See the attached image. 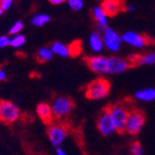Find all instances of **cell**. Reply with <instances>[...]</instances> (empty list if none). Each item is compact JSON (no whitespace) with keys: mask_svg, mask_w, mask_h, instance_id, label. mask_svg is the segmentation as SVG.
Returning a JSON list of instances; mask_svg holds the SVG:
<instances>
[{"mask_svg":"<svg viewBox=\"0 0 155 155\" xmlns=\"http://www.w3.org/2000/svg\"><path fill=\"white\" fill-rule=\"evenodd\" d=\"M101 8L108 15V17L115 16L116 14L125 8L123 0H103Z\"/></svg>","mask_w":155,"mask_h":155,"instance_id":"7c38bea8","label":"cell"},{"mask_svg":"<svg viewBox=\"0 0 155 155\" xmlns=\"http://www.w3.org/2000/svg\"><path fill=\"white\" fill-rule=\"evenodd\" d=\"M102 41L104 44V48L109 49L111 52H117L121 48L122 45V36L117 34L114 29L110 27H105L102 32Z\"/></svg>","mask_w":155,"mask_h":155,"instance_id":"52a82bcc","label":"cell"},{"mask_svg":"<svg viewBox=\"0 0 155 155\" xmlns=\"http://www.w3.org/2000/svg\"><path fill=\"white\" fill-rule=\"evenodd\" d=\"M121 36L123 42L136 48H142L145 46L150 45V38L134 31H127Z\"/></svg>","mask_w":155,"mask_h":155,"instance_id":"9c48e42d","label":"cell"},{"mask_svg":"<svg viewBox=\"0 0 155 155\" xmlns=\"http://www.w3.org/2000/svg\"><path fill=\"white\" fill-rule=\"evenodd\" d=\"M7 78H8V75H7L6 71L2 67H0V82H3V81L7 80Z\"/></svg>","mask_w":155,"mask_h":155,"instance_id":"4316f807","label":"cell"},{"mask_svg":"<svg viewBox=\"0 0 155 155\" xmlns=\"http://www.w3.org/2000/svg\"><path fill=\"white\" fill-rule=\"evenodd\" d=\"M3 13H4V10L2 8H0V17H1L3 15Z\"/></svg>","mask_w":155,"mask_h":155,"instance_id":"4dcf8cb0","label":"cell"},{"mask_svg":"<svg viewBox=\"0 0 155 155\" xmlns=\"http://www.w3.org/2000/svg\"><path fill=\"white\" fill-rule=\"evenodd\" d=\"M53 57H54V54L50 48L43 47V48H39V50L37 51L36 58L39 62H42V63L48 62L53 59Z\"/></svg>","mask_w":155,"mask_h":155,"instance_id":"ac0fdd59","label":"cell"},{"mask_svg":"<svg viewBox=\"0 0 155 155\" xmlns=\"http://www.w3.org/2000/svg\"><path fill=\"white\" fill-rule=\"evenodd\" d=\"M9 46V37L8 35L0 36V48H3Z\"/></svg>","mask_w":155,"mask_h":155,"instance_id":"484cf974","label":"cell"},{"mask_svg":"<svg viewBox=\"0 0 155 155\" xmlns=\"http://www.w3.org/2000/svg\"><path fill=\"white\" fill-rule=\"evenodd\" d=\"M21 117V110L11 101H0V122L9 124L18 121Z\"/></svg>","mask_w":155,"mask_h":155,"instance_id":"277c9868","label":"cell"},{"mask_svg":"<svg viewBox=\"0 0 155 155\" xmlns=\"http://www.w3.org/2000/svg\"><path fill=\"white\" fill-rule=\"evenodd\" d=\"M54 55L60 56L61 58H67L71 56V50L70 47L61 43V42H54L50 47Z\"/></svg>","mask_w":155,"mask_h":155,"instance_id":"2e32d148","label":"cell"},{"mask_svg":"<svg viewBox=\"0 0 155 155\" xmlns=\"http://www.w3.org/2000/svg\"><path fill=\"white\" fill-rule=\"evenodd\" d=\"M68 6L74 11H79L84 8V0H66Z\"/></svg>","mask_w":155,"mask_h":155,"instance_id":"7402d4cb","label":"cell"},{"mask_svg":"<svg viewBox=\"0 0 155 155\" xmlns=\"http://www.w3.org/2000/svg\"><path fill=\"white\" fill-rule=\"evenodd\" d=\"M135 97L137 100L149 102L155 100V89L153 87H146L136 92Z\"/></svg>","mask_w":155,"mask_h":155,"instance_id":"e0dca14e","label":"cell"},{"mask_svg":"<svg viewBox=\"0 0 155 155\" xmlns=\"http://www.w3.org/2000/svg\"><path fill=\"white\" fill-rule=\"evenodd\" d=\"M87 65L97 74H107V58L103 56H93L84 59Z\"/></svg>","mask_w":155,"mask_h":155,"instance_id":"8fae6325","label":"cell"},{"mask_svg":"<svg viewBox=\"0 0 155 155\" xmlns=\"http://www.w3.org/2000/svg\"><path fill=\"white\" fill-rule=\"evenodd\" d=\"M26 43V37L23 35H16L9 38V46L14 48H19Z\"/></svg>","mask_w":155,"mask_h":155,"instance_id":"44dd1931","label":"cell"},{"mask_svg":"<svg viewBox=\"0 0 155 155\" xmlns=\"http://www.w3.org/2000/svg\"><path fill=\"white\" fill-rule=\"evenodd\" d=\"M110 89V84L108 80L104 78H97L89 83L86 89H84V95L89 100L98 101L106 97Z\"/></svg>","mask_w":155,"mask_h":155,"instance_id":"6da1fadb","label":"cell"},{"mask_svg":"<svg viewBox=\"0 0 155 155\" xmlns=\"http://www.w3.org/2000/svg\"><path fill=\"white\" fill-rule=\"evenodd\" d=\"M125 9H127L128 11H135L136 10V8L134 7V6H132V5H129V6H126L125 7Z\"/></svg>","mask_w":155,"mask_h":155,"instance_id":"f546056e","label":"cell"},{"mask_svg":"<svg viewBox=\"0 0 155 155\" xmlns=\"http://www.w3.org/2000/svg\"><path fill=\"white\" fill-rule=\"evenodd\" d=\"M109 114L114 124L117 132L123 133L125 128L126 120H127L129 110L125 106L122 104H115L107 108Z\"/></svg>","mask_w":155,"mask_h":155,"instance_id":"3957f363","label":"cell"},{"mask_svg":"<svg viewBox=\"0 0 155 155\" xmlns=\"http://www.w3.org/2000/svg\"><path fill=\"white\" fill-rule=\"evenodd\" d=\"M88 45L91 50L95 53H100L104 48L102 36L100 32H93L88 38Z\"/></svg>","mask_w":155,"mask_h":155,"instance_id":"9a60e30c","label":"cell"},{"mask_svg":"<svg viewBox=\"0 0 155 155\" xmlns=\"http://www.w3.org/2000/svg\"><path fill=\"white\" fill-rule=\"evenodd\" d=\"M13 0H0V8H2L4 11L10 8L12 6Z\"/></svg>","mask_w":155,"mask_h":155,"instance_id":"d4e9b609","label":"cell"},{"mask_svg":"<svg viewBox=\"0 0 155 155\" xmlns=\"http://www.w3.org/2000/svg\"><path fill=\"white\" fill-rule=\"evenodd\" d=\"M97 127L98 131L106 137L112 135L116 131L114 124L112 122L107 109H105L101 114V115L98 116L97 122Z\"/></svg>","mask_w":155,"mask_h":155,"instance_id":"30bf717a","label":"cell"},{"mask_svg":"<svg viewBox=\"0 0 155 155\" xmlns=\"http://www.w3.org/2000/svg\"><path fill=\"white\" fill-rule=\"evenodd\" d=\"M131 155H143V149L138 142H134L130 148Z\"/></svg>","mask_w":155,"mask_h":155,"instance_id":"cb8c5ba5","label":"cell"},{"mask_svg":"<svg viewBox=\"0 0 155 155\" xmlns=\"http://www.w3.org/2000/svg\"><path fill=\"white\" fill-rule=\"evenodd\" d=\"M48 136L50 143L55 148H59L68 137L67 126L61 123H53L48 129Z\"/></svg>","mask_w":155,"mask_h":155,"instance_id":"5b68a950","label":"cell"},{"mask_svg":"<svg viewBox=\"0 0 155 155\" xmlns=\"http://www.w3.org/2000/svg\"><path fill=\"white\" fill-rule=\"evenodd\" d=\"M56 154L57 155H68V153L63 149H61V147L56 148Z\"/></svg>","mask_w":155,"mask_h":155,"instance_id":"83f0119b","label":"cell"},{"mask_svg":"<svg viewBox=\"0 0 155 155\" xmlns=\"http://www.w3.org/2000/svg\"><path fill=\"white\" fill-rule=\"evenodd\" d=\"M132 65L127 60H124L116 56L107 58V74H118L125 72Z\"/></svg>","mask_w":155,"mask_h":155,"instance_id":"ba28073f","label":"cell"},{"mask_svg":"<svg viewBox=\"0 0 155 155\" xmlns=\"http://www.w3.org/2000/svg\"><path fill=\"white\" fill-rule=\"evenodd\" d=\"M36 114L44 124L48 125H50L51 124H53L54 116L52 114L51 106L48 103L42 102L38 104L36 107Z\"/></svg>","mask_w":155,"mask_h":155,"instance_id":"4fadbf2b","label":"cell"},{"mask_svg":"<svg viewBox=\"0 0 155 155\" xmlns=\"http://www.w3.org/2000/svg\"><path fill=\"white\" fill-rule=\"evenodd\" d=\"M23 29V23L22 21H16L15 23H14L11 27H10V29H9V32L8 34L10 35H20V32Z\"/></svg>","mask_w":155,"mask_h":155,"instance_id":"603a6c76","label":"cell"},{"mask_svg":"<svg viewBox=\"0 0 155 155\" xmlns=\"http://www.w3.org/2000/svg\"><path fill=\"white\" fill-rule=\"evenodd\" d=\"M48 1L53 5H60V4L66 2V0H48Z\"/></svg>","mask_w":155,"mask_h":155,"instance_id":"f1b7e54d","label":"cell"},{"mask_svg":"<svg viewBox=\"0 0 155 155\" xmlns=\"http://www.w3.org/2000/svg\"><path fill=\"white\" fill-rule=\"evenodd\" d=\"M49 21H50V17L48 15V14L39 13V14H35V15L32 18L31 22L33 25H35L36 27H41V26L48 23Z\"/></svg>","mask_w":155,"mask_h":155,"instance_id":"d6986e66","label":"cell"},{"mask_svg":"<svg viewBox=\"0 0 155 155\" xmlns=\"http://www.w3.org/2000/svg\"><path fill=\"white\" fill-rule=\"evenodd\" d=\"M145 123V115L142 111L133 110L129 111V114L126 120L124 131L130 135H137L141 130Z\"/></svg>","mask_w":155,"mask_h":155,"instance_id":"8992f818","label":"cell"},{"mask_svg":"<svg viewBox=\"0 0 155 155\" xmlns=\"http://www.w3.org/2000/svg\"><path fill=\"white\" fill-rule=\"evenodd\" d=\"M93 16L95 21L97 23V26L100 28V31L103 32V30L105 29V27H107L108 24V15L105 13V11L103 10V8H101V6H97L93 8Z\"/></svg>","mask_w":155,"mask_h":155,"instance_id":"5bb4252c","label":"cell"},{"mask_svg":"<svg viewBox=\"0 0 155 155\" xmlns=\"http://www.w3.org/2000/svg\"><path fill=\"white\" fill-rule=\"evenodd\" d=\"M50 106L54 118L60 120L67 117L71 114L74 107V103L71 97L59 96L54 98Z\"/></svg>","mask_w":155,"mask_h":155,"instance_id":"7a4b0ae2","label":"cell"},{"mask_svg":"<svg viewBox=\"0 0 155 155\" xmlns=\"http://www.w3.org/2000/svg\"><path fill=\"white\" fill-rule=\"evenodd\" d=\"M137 65H152L155 64V52L145 54L142 56H139L137 61Z\"/></svg>","mask_w":155,"mask_h":155,"instance_id":"ffe728a7","label":"cell"}]
</instances>
